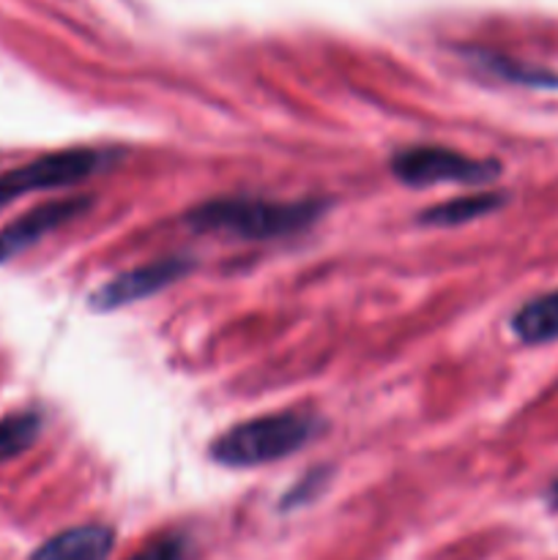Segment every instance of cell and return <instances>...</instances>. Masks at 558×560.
<instances>
[{
  "instance_id": "6da1fadb",
  "label": "cell",
  "mask_w": 558,
  "mask_h": 560,
  "mask_svg": "<svg viewBox=\"0 0 558 560\" xmlns=\"http://www.w3.org/2000/svg\"><path fill=\"white\" fill-rule=\"evenodd\" d=\"M323 206L315 200L271 202L252 197H222L202 202L186 213V224L197 233H222L241 241L284 238L306 230L321 219Z\"/></svg>"
},
{
  "instance_id": "7a4b0ae2",
  "label": "cell",
  "mask_w": 558,
  "mask_h": 560,
  "mask_svg": "<svg viewBox=\"0 0 558 560\" xmlns=\"http://www.w3.org/2000/svg\"><path fill=\"white\" fill-rule=\"evenodd\" d=\"M321 419L301 410L268 413L230 427L211 443V459L224 468H255L277 463L321 435Z\"/></svg>"
},
{
  "instance_id": "3957f363",
  "label": "cell",
  "mask_w": 558,
  "mask_h": 560,
  "mask_svg": "<svg viewBox=\"0 0 558 560\" xmlns=\"http://www.w3.org/2000/svg\"><path fill=\"white\" fill-rule=\"evenodd\" d=\"M392 173L408 186L432 184H463L485 186L501 175V162L492 159H474L449 148L414 145L403 148L392 156Z\"/></svg>"
},
{
  "instance_id": "277c9868",
  "label": "cell",
  "mask_w": 558,
  "mask_h": 560,
  "mask_svg": "<svg viewBox=\"0 0 558 560\" xmlns=\"http://www.w3.org/2000/svg\"><path fill=\"white\" fill-rule=\"evenodd\" d=\"M107 151H91V148H74V151H60L38 156L33 162L11 167L0 173V208L11 206L20 197L38 189H60V186H74L80 180L91 178L109 162Z\"/></svg>"
},
{
  "instance_id": "5b68a950",
  "label": "cell",
  "mask_w": 558,
  "mask_h": 560,
  "mask_svg": "<svg viewBox=\"0 0 558 560\" xmlns=\"http://www.w3.org/2000/svg\"><path fill=\"white\" fill-rule=\"evenodd\" d=\"M91 208V197H63V200H49L36 206L33 211L22 213L14 222L0 230V262H9L47 238L53 230L74 222L77 217Z\"/></svg>"
},
{
  "instance_id": "8992f818",
  "label": "cell",
  "mask_w": 558,
  "mask_h": 560,
  "mask_svg": "<svg viewBox=\"0 0 558 560\" xmlns=\"http://www.w3.org/2000/svg\"><path fill=\"white\" fill-rule=\"evenodd\" d=\"M189 271H191V262L181 260V257H164V260L131 268V271L118 273V277L109 279L107 284L93 290L91 306L98 312L120 310V306L135 304V301L159 293V290L178 282V279L186 277Z\"/></svg>"
},
{
  "instance_id": "52a82bcc",
  "label": "cell",
  "mask_w": 558,
  "mask_h": 560,
  "mask_svg": "<svg viewBox=\"0 0 558 560\" xmlns=\"http://www.w3.org/2000/svg\"><path fill=\"white\" fill-rule=\"evenodd\" d=\"M115 534L107 525H80L44 541L31 560H107Z\"/></svg>"
},
{
  "instance_id": "ba28073f",
  "label": "cell",
  "mask_w": 558,
  "mask_h": 560,
  "mask_svg": "<svg viewBox=\"0 0 558 560\" xmlns=\"http://www.w3.org/2000/svg\"><path fill=\"white\" fill-rule=\"evenodd\" d=\"M512 334L525 345L558 342V290L536 295L512 315Z\"/></svg>"
},
{
  "instance_id": "9c48e42d",
  "label": "cell",
  "mask_w": 558,
  "mask_h": 560,
  "mask_svg": "<svg viewBox=\"0 0 558 560\" xmlns=\"http://www.w3.org/2000/svg\"><path fill=\"white\" fill-rule=\"evenodd\" d=\"M507 206V195H496V191H479V195L454 197V200L432 206L421 211L419 222L430 224V228H454V224L474 222V219L490 217L498 208Z\"/></svg>"
},
{
  "instance_id": "30bf717a",
  "label": "cell",
  "mask_w": 558,
  "mask_h": 560,
  "mask_svg": "<svg viewBox=\"0 0 558 560\" xmlns=\"http://www.w3.org/2000/svg\"><path fill=\"white\" fill-rule=\"evenodd\" d=\"M42 435V416L33 410L11 413L0 419V463L25 454Z\"/></svg>"
},
{
  "instance_id": "8fae6325",
  "label": "cell",
  "mask_w": 558,
  "mask_h": 560,
  "mask_svg": "<svg viewBox=\"0 0 558 560\" xmlns=\"http://www.w3.org/2000/svg\"><path fill=\"white\" fill-rule=\"evenodd\" d=\"M474 58H479V63L485 69H490L492 74H498L501 80L514 82V85L525 88H558V74L547 69H536V66L518 63L512 58H501V55L492 52H474Z\"/></svg>"
},
{
  "instance_id": "7c38bea8",
  "label": "cell",
  "mask_w": 558,
  "mask_h": 560,
  "mask_svg": "<svg viewBox=\"0 0 558 560\" xmlns=\"http://www.w3.org/2000/svg\"><path fill=\"white\" fill-rule=\"evenodd\" d=\"M186 552H189V545H186L184 536L167 534L148 541L129 560H186Z\"/></svg>"
},
{
  "instance_id": "4fadbf2b",
  "label": "cell",
  "mask_w": 558,
  "mask_h": 560,
  "mask_svg": "<svg viewBox=\"0 0 558 560\" xmlns=\"http://www.w3.org/2000/svg\"><path fill=\"white\" fill-rule=\"evenodd\" d=\"M547 503H550V509H556L558 512V481H553L550 490H547Z\"/></svg>"
}]
</instances>
